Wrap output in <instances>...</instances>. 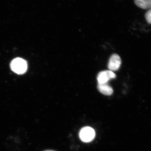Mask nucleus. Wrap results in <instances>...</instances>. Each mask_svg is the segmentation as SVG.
Returning a JSON list of instances; mask_svg holds the SVG:
<instances>
[{
	"instance_id": "f257e3e1",
	"label": "nucleus",
	"mask_w": 151,
	"mask_h": 151,
	"mask_svg": "<svg viewBox=\"0 0 151 151\" xmlns=\"http://www.w3.org/2000/svg\"><path fill=\"white\" fill-rule=\"evenodd\" d=\"M10 67L12 70L17 74H23L27 70V63L22 58H18L11 62Z\"/></svg>"
},
{
	"instance_id": "f03ea898",
	"label": "nucleus",
	"mask_w": 151,
	"mask_h": 151,
	"mask_svg": "<svg viewBox=\"0 0 151 151\" xmlns=\"http://www.w3.org/2000/svg\"><path fill=\"white\" fill-rule=\"evenodd\" d=\"M79 137L84 142H89L94 139L95 136V131L90 127L82 128L79 132Z\"/></svg>"
},
{
	"instance_id": "7ed1b4c3",
	"label": "nucleus",
	"mask_w": 151,
	"mask_h": 151,
	"mask_svg": "<svg viewBox=\"0 0 151 151\" xmlns=\"http://www.w3.org/2000/svg\"><path fill=\"white\" fill-rule=\"evenodd\" d=\"M116 78V75L111 70H104L98 73L97 80L98 83H108V81L111 79Z\"/></svg>"
},
{
	"instance_id": "20e7f679",
	"label": "nucleus",
	"mask_w": 151,
	"mask_h": 151,
	"mask_svg": "<svg viewBox=\"0 0 151 151\" xmlns=\"http://www.w3.org/2000/svg\"><path fill=\"white\" fill-rule=\"evenodd\" d=\"M122 63L120 57L117 54H113L111 55L108 62V67L111 71H116L120 68Z\"/></svg>"
},
{
	"instance_id": "39448f33",
	"label": "nucleus",
	"mask_w": 151,
	"mask_h": 151,
	"mask_svg": "<svg viewBox=\"0 0 151 151\" xmlns=\"http://www.w3.org/2000/svg\"><path fill=\"white\" fill-rule=\"evenodd\" d=\"M97 89L99 92L104 95L110 96L113 94V90L112 87L108 83L100 84L98 83Z\"/></svg>"
},
{
	"instance_id": "423d86ee",
	"label": "nucleus",
	"mask_w": 151,
	"mask_h": 151,
	"mask_svg": "<svg viewBox=\"0 0 151 151\" xmlns=\"http://www.w3.org/2000/svg\"><path fill=\"white\" fill-rule=\"evenodd\" d=\"M136 5L141 9H151V0H134Z\"/></svg>"
},
{
	"instance_id": "0eeeda50",
	"label": "nucleus",
	"mask_w": 151,
	"mask_h": 151,
	"mask_svg": "<svg viewBox=\"0 0 151 151\" xmlns=\"http://www.w3.org/2000/svg\"><path fill=\"white\" fill-rule=\"evenodd\" d=\"M145 17L147 22L151 24V9L146 12Z\"/></svg>"
},
{
	"instance_id": "6e6552de",
	"label": "nucleus",
	"mask_w": 151,
	"mask_h": 151,
	"mask_svg": "<svg viewBox=\"0 0 151 151\" xmlns=\"http://www.w3.org/2000/svg\"><path fill=\"white\" fill-rule=\"evenodd\" d=\"M55 151L50 150H46V151Z\"/></svg>"
}]
</instances>
